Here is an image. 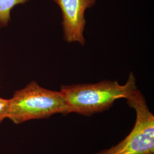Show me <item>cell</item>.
Here are the masks:
<instances>
[{
    "mask_svg": "<svg viewBox=\"0 0 154 154\" xmlns=\"http://www.w3.org/2000/svg\"><path fill=\"white\" fill-rule=\"evenodd\" d=\"M127 103L136 112L132 130L121 142L94 154H154V116L138 88L127 98Z\"/></svg>",
    "mask_w": 154,
    "mask_h": 154,
    "instance_id": "3957f363",
    "label": "cell"
},
{
    "mask_svg": "<svg viewBox=\"0 0 154 154\" xmlns=\"http://www.w3.org/2000/svg\"><path fill=\"white\" fill-rule=\"evenodd\" d=\"M97 0H53L60 8L63 38L66 42L86 44L84 31L86 24L85 12Z\"/></svg>",
    "mask_w": 154,
    "mask_h": 154,
    "instance_id": "277c9868",
    "label": "cell"
},
{
    "mask_svg": "<svg viewBox=\"0 0 154 154\" xmlns=\"http://www.w3.org/2000/svg\"><path fill=\"white\" fill-rule=\"evenodd\" d=\"M57 114H68L63 94L61 91L44 88L33 81L16 91L9 99L6 118L19 125L33 119L48 118Z\"/></svg>",
    "mask_w": 154,
    "mask_h": 154,
    "instance_id": "7a4b0ae2",
    "label": "cell"
},
{
    "mask_svg": "<svg viewBox=\"0 0 154 154\" xmlns=\"http://www.w3.org/2000/svg\"><path fill=\"white\" fill-rule=\"evenodd\" d=\"M30 0H0V28L8 25L11 20V10L17 5L25 4Z\"/></svg>",
    "mask_w": 154,
    "mask_h": 154,
    "instance_id": "5b68a950",
    "label": "cell"
},
{
    "mask_svg": "<svg viewBox=\"0 0 154 154\" xmlns=\"http://www.w3.org/2000/svg\"><path fill=\"white\" fill-rule=\"evenodd\" d=\"M137 89L136 78L130 72L125 85L118 81L104 80L96 83L61 86L67 113L91 116L109 110L116 100L127 99Z\"/></svg>",
    "mask_w": 154,
    "mask_h": 154,
    "instance_id": "6da1fadb",
    "label": "cell"
},
{
    "mask_svg": "<svg viewBox=\"0 0 154 154\" xmlns=\"http://www.w3.org/2000/svg\"><path fill=\"white\" fill-rule=\"evenodd\" d=\"M9 99H4L0 97V123H1L7 116Z\"/></svg>",
    "mask_w": 154,
    "mask_h": 154,
    "instance_id": "8992f818",
    "label": "cell"
}]
</instances>
